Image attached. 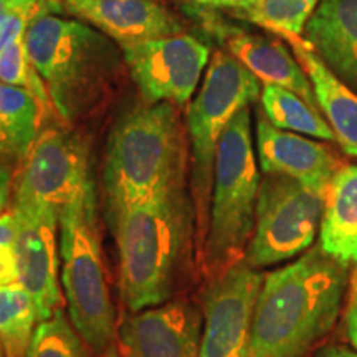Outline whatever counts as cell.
I'll list each match as a JSON object with an SVG mask.
<instances>
[{"instance_id":"1","label":"cell","mask_w":357,"mask_h":357,"mask_svg":"<svg viewBox=\"0 0 357 357\" xmlns=\"http://www.w3.org/2000/svg\"><path fill=\"white\" fill-rule=\"evenodd\" d=\"M349 268L321 250L263 276L252 318V357H307L336 326Z\"/></svg>"},{"instance_id":"2","label":"cell","mask_w":357,"mask_h":357,"mask_svg":"<svg viewBox=\"0 0 357 357\" xmlns=\"http://www.w3.org/2000/svg\"><path fill=\"white\" fill-rule=\"evenodd\" d=\"M108 220L118 247L124 307L134 312L172 300L195 240V208L187 187Z\"/></svg>"},{"instance_id":"3","label":"cell","mask_w":357,"mask_h":357,"mask_svg":"<svg viewBox=\"0 0 357 357\" xmlns=\"http://www.w3.org/2000/svg\"><path fill=\"white\" fill-rule=\"evenodd\" d=\"M178 109L171 102H147L111 128L102 166L108 218L187 187L190 147Z\"/></svg>"},{"instance_id":"4","label":"cell","mask_w":357,"mask_h":357,"mask_svg":"<svg viewBox=\"0 0 357 357\" xmlns=\"http://www.w3.org/2000/svg\"><path fill=\"white\" fill-rule=\"evenodd\" d=\"M25 45L53 109L68 126L101 108L124 61L121 47L93 25L43 8L26 26Z\"/></svg>"},{"instance_id":"5","label":"cell","mask_w":357,"mask_h":357,"mask_svg":"<svg viewBox=\"0 0 357 357\" xmlns=\"http://www.w3.org/2000/svg\"><path fill=\"white\" fill-rule=\"evenodd\" d=\"M260 181L248 106L231 119L218 141L207 235L199 252L207 280L243 260L255 227Z\"/></svg>"},{"instance_id":"6","label":"cell","mask_w":357,"mask_h":357,"mask_svg":"<svg viewBox=\"0 0 357 357\" xmlns=\"http://www.w3.org/2000/svg\"><path fill=\"white\" fill-rule=\"evenodd\" d=\"M96 211L93 182L61 208L60 278L71 323L98 356H108L118 326L102 261Z\"/></svg>"},{"instance_id":"7","label":"cell","mask_w":357,"mask_h":357,"mask_svg":"<svg viewBox=\"0 0 357 357\" xmlns=\"http://www.w3.org/2000/svg\"><path fill=\"white\" fill-rule=\"evenodd\" d=\"M261 95V83L229 52L212 55L185 111L190 147V195L195 208V243L202 248L211 213L218 141L231 119Z\"/></svg>"},{"instance_id":"8","label":"cell","mask_w":357,"mask_h":357,"mask_svg":"<svg viewBox=\"0 0 357 357\" xmlns=\"http://www.w3.org/2000/svg\"><path fill=\"white\" fill-rule=\"evenodd\" d=\"M323 211L324 195L289 177L263 174L243 261L260 270L301 257L314 243Z\"/></svg>"},{"instance_id":"9","label":"cell","mask_w":357,"mask_h":357,"mask_svg":"<svg viewBox=\"0 0 357 357\" xmlns=\"http://www.w3.org/2000/svg\"><path fill=\"white\" fill-rule=\"evenodd\" d=\"M13 176V205L61 212L93 182L89 146L68 124L48 128L19 160Z\"/></svg>"},{"instance_id":"10","label":"cell","mask_w":357,"mask_h":357,"mask_svg":"<svg viewBox=\"0 0 357 357\" xmlns=\"http://www.w3.org/2000/svg\"><path fill=\"white\" fill-rule=\"evenodd\" d=\"M124 65L146 102L189 105L204 78L211 47L189 33L121 47Z\"/></svg>"},{"instance_id":"11","label":"cell","mask_w":357,"mask_h":357,"mask_svg":"<svg viewBox=\"0 0 357 357\" xmlns=\"http://www.w3.org/2000/svg\"><path fill=\"white\" fill-rule=\"evenodd\" d=\"M263 275L236 261L204 291V331L199 357H252V318Z\"/></svg>"},{"instance_id":"12","label":"cell","mask_w":357,"mask_h":357,"mask_svg":"<svg viewBox=\"0 0 357 357\" xmlns=\"http://www.w3.org/2000/svg\"><path fill=\"white\" fill-rule=\"evenodd\" d=\"M204 311L185 298L129 312L116 328L119 357H199Z\"/></svg>"},{"instance_id":"13","label":"cell","mask_w":357,"mask_h":357,"mask_svg":"<svg viewBox=\"0 0 357 357\" xmlns=\"http://www.w3.org/2000/svg\"><path fill=\"white\" fill-rule=\"evenodd\" d=\"M15 215V253L19 281L33 296L40 321L61 307L60 248L56 230L60 213L38 207H12Z\"/></svg>"},{"instance_id":"14","label":"cell","mask_w":357,"mask_h":357,"mask_svg":"<svg viewBox=\"0 0 357 357\" xmlns=\"http://www.w3.org/2000/svg\"><path fill=\"white\" fill-rule=\"evenodd\" d=\"M255 136L258 166L263 174L289 177L324 197L333 177L344 166L324 142L275 128L260 109Z\"/></svg>"},{"instance_id":"15","label":"cell","mask_w":357,"mask_h":357,"mask_svg":"<svg viewBox=\"0 0 357 357\" xmlns=\"http://www.w3.org/2000/svg\"><path fill=\"white\" fill-rule=\"evenodd\" d=\"M70 13L119 47L182 33V22L159 0H63Z\"/></svg>"},{"instance_id":"16","label":"cell","mask_w":357,"mask_h":357,"mask_svg":"<svg viewBox=\"0 0 357 357\" xmlns=\"http://www.w3.org/2000/svg\"><path fill=\"white\" fill-rule=\"evenodd\" d=\"M217 33L225 43L227 52L252 71L261 84H275L296 93L318 108L314 89L305 68L280 38L245 32L227 25H218Z\"/></svg>"},{"instance_id":"17","label":"cell","mask_w":357,"mask_h":357,"mask_svg":"<svg viewBox=\"0 0 357 357\" xmlns=\"http://www.w3.org/2000/svg\"><path fill=\"white\" fill-rule=\"evenodd\" d=\"M303 38L326 68L357 93V0H321Z\"/></svg>"},{"instance_id":"18","label":"cell","mask_w":357,"mask_h":357,"mask_svg":"<svg viewBox=\"0 0 357 357\" xmlns=\"http://www.w3.org/2000/svg\"><path fill=\"white\" fill-rule=\"evenodd\" d=\"M287 42L310 78L318 108L331 126L336 142L347 155L357 158V93L326 68L305 38H288Z\"/></svg>"},{"instance_id":"19","label":"cell","mask_w":357,"mask_h":357,"mask_svg":"<svg viewBox=\"0 0 357 357\" xmlns=\"http://www.w3.org/2000/svg\"><path fill=\"white\" fill-rule=\"evenodd\" d=\"M318 247L341 265H357V164L342 166L329 184Z\"/></svg>"},{"instance_id":"20","label":"cell","mask_w":357,"mask_h":357,"mask_svg":"<svg viewBox=\"0 0 357 357\" xmlns=\"http://www.w3.org/2000/svg\"><path fill=\"white\" fill-rule=\"evenodd\" d=\"M50 105L24 88L0 83V155L20 160L29 153Z\"/></svg>"},{"instance_id":"21","label":"cell","mask_w":357,"mask_h":357,"mask_svg":"<svg viewBox=\"0 0 357 357\" xmlns=\"http://www.w3.org/2000/svg\"><path fill=\"white\" fill-rule=\"evenodd\" d=\"M260 101L261 113L275 128L312 139L336 142V136L323 113L296 93L275 84H261Z\"/></svg>"},{"instance_id":"22","label":"cell","mask_w":357,"mask_h":357,"mask_svg":"<svg viewBox=\"0 0 357 357\" xmlns=\"http://www.w3.org/2000/svg\"><path fill=\"white\" fill-rule=\"evenodd\" d=\"M38 310L20 281L0 284V344L7 357H25L37 329Z\"/></svg>"},{"instance_id":"23","label":"cell","mask_w":357,"mask_h":357,"mask_svg":"<svg viewBox=\"0 0 357 357\" xmlns=\"http://www.w3.org/2000/svg\"><path fill=\"white\" fill-rule=\"evenodd\" d=\"M321 0H250L234 12L240 19L260 25L280 38H303L307 22Z\"/></svg>"},{"instance_id":"24","label":"cell","mask_w":357,"mask_h":357,"mask_svg":"<svg viewBox=\"0 0 357 357\" xmlns=\"http://www.w3.org/2000/svg\"><path fill=\"white\" fill-rule=\"evenodd\" d=\"M63 307L40 321L25 357H95Z\"/></svg>"},{"instance_id":"25","label":"cell","mask_w":357,"mask_h":357,"mask_svg":"<svg viewBox=\"0 0 357 357\" xmlns=\"http://www.w3.org/2000/svg\"><path fill=\"white\" fill-rule=\"evenodd\" d=\"M0 83L24 88L53 108L48 89L26 50L25 37L17 38L0 53Z\"/></svg>"},{"instance_id":"26","label":"cell","mask_w":357,"mask_h":357,"mask_svg":"<svg viewBox=\"0 0 357 357\" xmlns=\"http://www.w3.org/2000/svg\"><path fill=\"white\" fill-rule=\"evenodd\" d=\"M30 20L20 13H8V15L0 19V53H2L12 42L17 38L25 37L26 26Z\"/></svg>"},{"instance_id":"27","label":"cell","mask_w":357,"mask_h":357,"mask_svg":"<svg viewBox=\"0 0 357 357\" xmlns=\"http://www.w3.org/2000/svg\"><path fill=\"white\" fill-rule=\"evenodd\" d=\"M344 326L346 337L351 347L357 351V275L352 273L349 280V298H347V306L344 312Z\"/></svg>"},{"instance_id":"28","label":"cell","mask_w":357,"mask_h":357,"mask_svg":"<svg viewBox=\"0 0 357 357\" xmlns=\"http://www.w3.org/2000/svg\"><path fill=\"white\" fill-rule=\"evenodd\" d=\"M19 281V270L13 247L0 245V284H8Z\"/></svg>"},{"instance_id":"29","label":"cell","mask_w":357,"mask_h":357,"mask_svg":"<svg viewBox=\"0 0 357 357\" xmlns=\"http://www.w3.org/2000/svg\"><path fill=\"white\" fill-rule=\"evenodd\" d=\"M15 242V215L13 212L0 213V245L13 247Z\"/></svg>"},{"instance_id":"30","label":"cell","mask_w":357,"mask_h":357,"mask_svg":"<svg viewBox=\"0 0 357 357\" xmlns=\"http://www.w3.org/2000/svg\"><path fill=\"white\" fill-rule=\"evenodd\" d=\"M12 185H13V176L10 169L3 166V164H0V213L6 212L8 200H10Z\"/></svg>"},{"instance_id":"31","label":"cell","mask_w":357,"mask_h":357,"mask_svg":"<svg viewBox=\"0 0 357 357\" xmlns=\"http://www.w3.org/2000/svg\"><path fill=\"white\" fill-rule=\"evenodd\" d=\"M7 3V7L12 12L20 13V15L26 17L29 20H32L40 10L38 0H3Z\"/></svg>"},{"instance_id":"32","label":"cell","mask_w":357,"mask_h":357,"mask_svg":"<svg viewBox=\"0 0 357 357\" xmlns=\"http://www.w3.org/2000/svg\"><path fill=\"white\" fill-rule=\"evenodd\" d=\"M314 357H357V351L344 344H329L321 347Z\"/></svg>"},{"instance_id":"33","label":"cell","mask_w":357,"mask_h":357,"mask_svg":"<svg viewBox=\"0 0 357 357\" xmlns=\"http://www.w3.org/2000/svg\"><path fill=\"white\" fill-rule=\"evenodd\" d=\"M192 2L200 3V6L212 8H227V10L236 12L243 6H247L250 0H192Z\"/></svg>"},{"instance_id":"34","label":"cell","mask_w":357,"mask_h":357,"mask_svg":"<svg viewBox=\"0 0 357 357\" xmlns=\"http://www.w3.org/2000/svg\"><path fill=\"white\" fill-rule=\"evenodd\" d=\"M8 13H12V10L7 7V3L3 2V0H0V19H2V17L8 15Z\"/></svg>"},{"instance_id":"35","label":"cell","mask_w":357,"mask_h":357,"mask_svg":"<svg viewBox=\"0 0 357 357\" xmlns=\"http://www.w3.org/2000/svg\"><path fill=\"white\" fill-rule=\"evenodd\" d=\"M108 357H119V354H118V352L111 351V352H109V354H108Z\"/></svg>"},{"instance_id":"36","label":"cell","mask_w":357,"mask_h":357,"mask_svg":"<svg viewBox=\"0 0 357 357\" xmlns=\"http://www.w3.org/2000/svg\"><path fill=\"white\" fill-rule=\"evenodd\" d=\"M354 273H356V275H357V268H356V270H354Z\"/></svg>"}]
</instances>
